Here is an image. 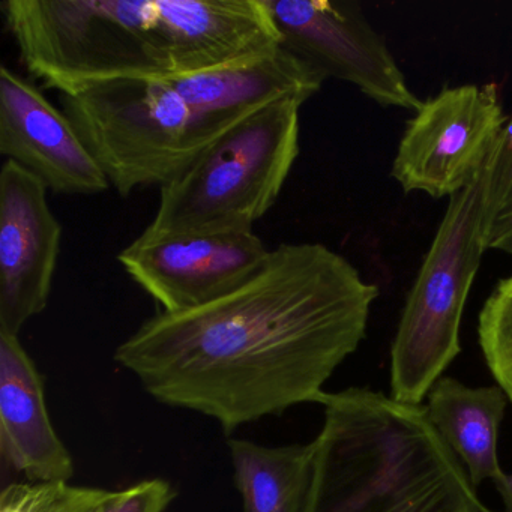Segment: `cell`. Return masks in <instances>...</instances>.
Returning <instances> with one entry per match:
<instances>
[{
    "label": "cell",
    "mask_w": 512,
    "mask_h": 512,
    "mask_svg": "<svg viewBox=\"0 0 512 512\" xmlns=\"http://www.w3.org/2000/svg\"><path fill=\"white\" fill-rule=\"evenodd\" d=\"M379 287L323 244H281L229 295L155 314L115 361L160 403L214 419L224 433L319 403L367 335Z\"/></svg>",
    "instance_id": "1"
},
{
    "label": "cell",
    "mask_w": 512,
    "mask_h": 512,
    "mask_svg": "<svg viewBox=\"0 0 512 512\" xmlns=\"http://www.w3.org/2000/svg\"><path fill=\"white\" fill-rule=\"evenodd\" d=\"M0 10L26 70L61 95L211 70L230 46L217 0H7Z\"/></svg>",
    "instance_id": "2"
},
{
    "label": "cell",
    "mask_w": 512,
    "mask_h": 512,
    "mask_svg": "<svg viewBox=\"0 0 512 512\" xmlns=\"http://www.w3.org/2000/svg\"><path fill=\"white\" fill-rule=\"evenodd\" d=\"M302 104L265 107L215 140L175 181L145 236L253 232L275 205L299 155Z\"/></svg>",
    "instance_id": "3"
},
{
    "label": "cell",
    "mask_w": 512,
    "mask_h": 512,
    "mask_svg": "<svg viewBox=\"0 0 512 512\" xmlns=\"http://www.w3.org/2000/svg\"><path fill=\"white\" fill-rule=\"evenodd\" d=\"M61 103L121 196L175 181L230 130L196 112L167 77L94 83L61 95Z\"/></svg>",
    "instance_id": "4"
},
{
    "label": "cell",
    "mask_w": 512,
    "mask_h": 512,
    "mask_svg": "<svg viewBox=\"0 0 512 512\" xmlns=\"http://www.w3.org/2000/svg\"><path fill=\"white\" fill-rule=\"evenodd\" d=\"M494 152L475 182L451 197L407 296L391 347V397L400 403L419 406L460 355L464 307L487 251L485 208Z\"/></svg>",
    "instance_id": "5"
},
{
    "label": "cell",
    "mask_w": 512,
    "mask_h": 512,
    "mask_svg": "<svg viewBox=\"0 0 512 512\" xmlns=\"http://www.w3.org/2000/svg\"><path fill=\"white\" fill-rule=\"evenodd\" d=\"M506 121L493 83L445 88L407 124L392 178L406 193L455 196L487 167Z\"/></svg>",
    "instance_id": "6"
},
{
    "label": "cell",
    "mask_w": 512,
    "mask_h": 512,
    "mask_svg": "<svg viewBox=\"0 0 512 512\" xmlns=\"http://www.w3.org/2000/svg\"><path fill=\"white\" fill-rule=\"evenodd\" d=\"M281 44L323 76L356 86L386 107L418 112L419 100L385 40L352 2L265 0Z\"/></svg>",
    "instance_id": "7"
},
{
    "label": "cell",
    "mask_w": 512,
    "mask_h": 512,
    "mask_svg": "<svg viewBox=\"0 0 512 512\" xmlns=\"http://www.w3.org/2000/svg\"><path fill=\"white\" fill-rule=\"evenodd\" d=\"M269 251L254 232L140 235L118 260L164 313H179L241 287L262 268Z\"/></svg>",
    "instance_id": "8"
},
{
    "label": "cell",
    "mask_w": 512,
    "mask_h": 512,
    "mask_svg": "<svg viewBox=\"0 0 512 512\" xmlns=\"http://www.w3.org/2000/svg\"><path fill=\"white\" fill-rule=\"evenodd\" d=\"M46 185L5 160L0 169V331L19 337L46 310L61 254L62 226Z\"/></svg>",
    "instance_id": "9"
},
{
    "label": "cell",
    "mask_w": 512,
    "mask_h": 512,
    "mask_svg": "<svg viewBox=\"0 0 512 512\" xmlns=\"http://www.w3.org/2000/svg\"><path fill=\"white\" fill-rule=\"evenodd\" d=\"M0 154L55 194L94 196L110 188L67 115L7 65L0 68Z\"/></svg>",
    "instance_id": "10"
},
{
    "label": "cell",
    "mask_w": 512,
    "mask_h": 512,
    "mask_svg": "<svg viewBox=\"0 0 512 512\" xmlns=\"http://www.w3.org/2000/svg\"><path fill=\"white\" fill-rule=\"evenodd\" d=\"M167 79L196 112L232 128L280 101L304 104L326 77L280 44L221 67Z\"/></svg>",
    "instance_id": "11"
},
{
    "label": "cell",
    "mask_w": 512,
    "mask_h": 512,
    "mask_svg": "<svg viewBox=\"0 0 512 512\" xmlns=\"http://www.w3.org/2000/svg\"><path fill=\"white\" fill-rule=\"evenodd\" d=\"M0 454L31 482L70 481L74 460L47 412L43 377L17 335L0 331Z\"/></svg>",
    "instance_id": "12"
},
{
    "label": "cell",
    "mask_w": 512,
    "mask_h": 512,
    "mask_svg": "<svg viewBox=\"0 0 512 512\" xmlns=\"http://www.w3.org/2000/svg\"><path fill=\"white\" fill-rule=\"evenodd\" d=\"M508 401L497 385L472 388L452 377L437 380L428 392V421L464 464L475 488L505 475L497 442Z\"/></svg>",
    "instance_id": "13"
},
{
    "label": "cell",
    "mask_w": 512,
    "mask_h": 512,
    "mask_svg": "<svg viewBox=\"0 0 512 512\" xmlns=\"http://www.w3.org/2000/svg\"><path fill=\"white\" fill-rule=\"evenodd\" d=\"M242 512H304L313 475L314 443L265 446L229 440Z\"/></svg>",
    "instance_id": "14"
},
{
    "label": "cell",
    "mask_w": 512,
    "mask_h": 512,
    "mask_svg": "<svg viewBox=\"0 0 512 512\" xmlns=\"http://www.w3.org/2000/svg\"><path fill=\"white\" fill-rule=\"evenodd\" d=\"M119 491L68 481L16 482L0 494V512H104Z\"/></svg>",
    "instance_id": "15"
},
{
    "label": "cell",
    "mask_w": 512,
    "mask_h": 512,
    "mask_svg": "<svg viewBox=\"0 0 512 512\" xmlns=\"http://www.w3.org/2000/svg\"><path fill=\"white\" fill-rule=\"evenodd\" d=\"M478 337L488 370L512 403V275L499 281L485 301Z\"/></svg>",
    "instance_id": "16"
},
{
    "label": "cell",
    "mask_w": 512,
    "mask_h": 512,
    "mask_svg": "<svg viewBox=\"0 0 512 512\" xmlns=\"http://www.w3.org/2000/svg\"><path fill=\"white\" fill-rule=\"evenodd\" d=\"M487 506L479 500L463 464L454 460L425 479L392 512H481Z\"/></svg>",
    "instance_id": "17"
},
{
    "label": "cell",
    "mask_w": 512,
    "mask_h": 512,
    "mask_svg": "<svg viewBox=\"0 0 512 512\" xmlns=\"http://www.w3.org/2000/svg\"><path fill=\"white\" fill-rule=\"evenodd\" d=\"M487 250L512 256V115L508 116L491 163L485 208Z\"/></svg>",
    "instance_id": "18"
},
{
    "label": "cell",
    "mask_w": 512,
    "mask_h": 512,
    "mask_svg": "<svg viewBox=\"0 0 512 512\" xmlns=\"http://www.w3.org/2000/svg\"><path fill=\"white\" fill-rule=\"evenodd\" d=\"M175 499L172 485L164 479H146L119 491L118 499L104 512H164Z\"/></svg>",
    "instance_id": "19"
},
{
    "label": "cell",
    "mask_w": 512,
    "mask_h": 512,
    "mask_svg": "<svg viewBox=\"0 0 512 512\" xmlns=\"http://www.w3.org/2000/svg\"><path fill=\"white\" fill-rule=\"evenodd\" d=\"M493 484L497 493L502 497L505 512H512V473H505L502 478L497 479Z\"/></svg>",
    "instance_id": "20"
},
{
    "label": "cell",
    "mask_w": 512,
    "mask_h": 512,
    "mask_svg": "<svg viewBox=\"0 0 512 512\" xmlns=\"http://www.w3.org/2000/svg\"><path fill=\"white\" fill-rule=\"evenodd\" d=\"M481 512H493V511H490V509H485V511H481Z\"/></svg>",
    "instance_id": "21"
}]
</instances>
